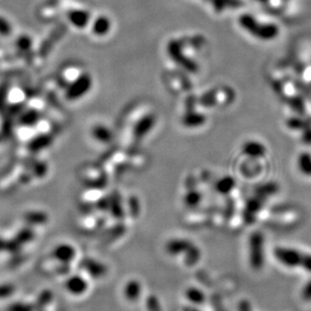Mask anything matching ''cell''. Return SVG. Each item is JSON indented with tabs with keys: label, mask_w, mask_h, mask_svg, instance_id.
Wrapping results in <instances>:
<instances>
[{
	"label": "cell",
	"mask_w": 311,
	"mask_h": 311,
	"mask_svg": "<svg viewBox=\"0 0 311 311\" xmlns=\"http://www.w3.org/2000/svg\"><path fill=\"white\" fill-rule=\"evenodd\" d=\"M275 262L285 271L311 276V252L295 246H277L273 250Z\"/></svg>",
	"instance_id": "1"
},
{
	"label": "cell",
	"mask_w": 311,
	"mask_h": 311,
	"mask_svg": "<svg viewBox=\"0 0 311 311\" xmlns=\"http://www.w3.org/2000/svg\"><path fill=\"white\" fill-rule=\"evenodd\" d=\"M297 168L304 176L311 177V152H300L297 157Z\"/></svg>",
	"instance_id": "5"
},
{
	"label": "cell",
	"mask_w": 311,
	"mask_h": 311,
	"mask_svg": "<svg viewBox=\"0 0 311 311\" xmlns=\"http://www.w3.org/2000/svg\"><path fill=\"white\" fill-rule=\"evenodd\" d=\"M247 148V151L251 154V156H255V157H262V156H264L265 151H266V148L264 147L263 144H260L258 142H251L248 144V146L246 147Z\"/></svg>",
	"instance_id": "8"
},
{
	"label": "cell",
	"mask_w": 311,
	"mask_h": 311,
	"mask_svg": "<svg viewBox=\"0 0 311 311\" xmlns=\"http://www.w3.org/2000/svg\"><path fill=\"white\" fill-rule=\"evenodd\" d=\"M297 299L299 303L304 306L311 305V276H307L304 282L299 286Z\"/></svg>",
	"instance_id": "4"
},
{
	"label": "cell",
	"mask_w": 311,
	"mask_h": 311,
	"mask_svg": "<svg viewBox=\"0 0 311 311\" xmlns=\"http://www.w3.org/2000/svg\"><path fill=\"white\" fill-rule=\"evenodd\" d=\"M260 2H264V0H260Z\"/></svg>",
	"instance_id": "9"
},
{
	"label": "cell",
	"mask_w": 311,
	"mask_h": 311,
	"mask_svg": "<svg viewBox=\"0 0 311 311\" xmlns=\"http://www.w3.org/2000/svg\"><path fill=\"white\" fill-rule=\"evenodd\" d=\"M89 16L86 12L76 11L70 15V20L77 27H84L88 22Z\"/></svg>",
	"instance_id": "6"
},
{
	"label": "cell",
	"mask_w": 311,
	"mask_h": 311,
	"mask_svg": "<svg viewBox=\"0 0 311 311\" xmlns=\"http://www.w3.org/2000/svg\"><path fill=\"white\" fill-rule=\"evenodd\" d=\"M240 23L242 27L251 32L252 35L264 40L274 39L278 35V29L274 25H260L254 17L248 15L242 16Z\"/></svg>",
	"instance_id": "2"
},
{
	"label": "cell",
	"mask_w": 311,
	"mask_h": 311,
	"mask_svg": "<svg viewBox=\"0 0 311 311\" xmlns=\"http://www.w3.org/2000/svg\"><path fill=\"white\" fill-rule=\"evenodd\" d=\"M251 242V263L255 269L261 270L265 264V243L262 235H256Z\"/></svg>",
	"instance_id": "3"
},
{
	"label": "cell",
	"mask_w": 311,
	"mask_h": 311,
	"mask_svg": "<svg viewBox=\"0 0 311 311\" xmlns=\"http://www.w3.org/2000/svg\"><path fill=\"white\" fill-rule=\"evenodd\" d=\"M94 32L97 34V35H103L105 34L106 32H108V30L110 29V23H109V20L104 18V17H101L99 19L96 20V22L94 23Z\"/></svg>",
	"instance_id": "7"
}]
</instances>
